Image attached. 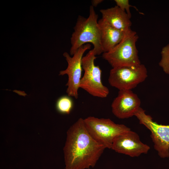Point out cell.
<instances>
[{
	"label": "cell",
	"mask_w": 169,
	"mask_h": 169,
	"mask_svg": "<svg viewBox=\"0 0 169 169\" xmlns=\"http://www.w3.org/2000/svg\"><path fill=\"white\" fill-rule=\"evenodd\" d=\"M63 150L65 169L94 167L106 148L90 135L84 119L79 118L69 129Z\"/></svg>",
	"instance_id": "cell-1"
},
{
	"label": "cell",
	"mask_w": 169,
	"mask_h": 169,
	"mask_svg": "<svg viewBox=\"0 0 169 169\" xmlns=\"http://www.w3.org/2000/svg\"><path fill=\"white\" fill-rule=\"evenodd\" d=\"M98 18V15L92 5L90 7L88 18L78 16L70 38L71 55L73 56L81 46L89 43L93 45L95 55L103 53Z\"/></svg>",
	"instance_id": "cell-2"
},
{
	"label": "cell",
	"mask_w": 169,
	"mask_h": 169,
	"mask_svg": "<svg viewBox=\"0 0 169 169\" xmlns=\"http://www.w3.org/2000/svg\"><path fill=\"white\" fill-rule=\"evenodd\" d=\"M139 38L136 32L129 28L125 32L121 41L102 57L112 68L141 64L136 43Z\"/></svg>",
	"instance_id": "cell-3"
},
{
	"label": "cell",
	"mask_w": 169,
	"mask_h": 169,
	"mask_svg": "<svg viewBox=\"0 0 169 169\" xmlns=\"http://www.w3.org/2000/svg\"><path fill=\"white\" fill-rule=\"evenodd\" d=\"M84 122L92 137L106 148L111 149L116 137L131 130L124 125L116 124L108 118L90 116L84 119Z\"/></svg>",
	"instance_id": "cell-4"
},
{
	"label": "cell",
	"mask_w": 169,
	"mask_h": 169,
	"mask_svg": "<svg viewBox=\"0 0 169 169\" xmlns=\"http://www.w3.org/2000/svg\"><path fill=\"white\" fill-rule=\"evenodd\" d=\"M96 56L93 49L83 57L82 65L84 73L81 79L79 87L93 96L104 98L107 96L109 91L102 83L101 69L95 65Z\"/></svg>",
	"instance_id": "cell-5"
},
{
	"label": "cell",
	"mask_w": 169,
	"mask_h": 169,
	"mask_svg": "<svg viewBox=\"0 0 169 169\" xmlns=\"http://www.w3.org/2000/svg\"><path fill=\"white\" fill-rule=\"evenodd\" d=\"M147 77V69L141 64L112 68L110 72L108 82L111 86L119 90H131Z\"/></svg>",
	"instance_id": "cell-6"
},
{
	"label": "cell",
	"mask_w": 169,
	"mask_h": 169,
	"mask_svg": "<svg viewBox=\"0 0 169 169\" xmlns=\"http://www.w3.org/2000/svg\"><path fill=\"white\" fill-rule=\"evenodd\" d=\"M135 116L140 124L143 125L151 132L150 136L155 149L162 158L169 157V125L159 124L153 121L152 117L147 115L141 107Z\"/></svg>",
	"instance_id": "cell-7"
},
{
	"label": "cell",
	"mask_w": 169,
	"mask_h": 169,
	"mask_svg": "<svg viewBox=\"0 0 169 169\" xmlns=\"http://www.w3.org/2000/svg\"><path fill=\"white\" fill-rule=\"evenodd\" d=\"M91 47L90 44H85L79 48L72 57L66 52L63 54L67 62L68 66L65 69L60 71L59 75H68V81L66 84L67 86L66 93L68 96L74 97L76 99L78 97V90L81 78L83 69L82 60L83 55Z\"/></svg>",
	"instance_id": "cell-8"
},
{
	"label": "cell",
	"mask_w": 169,
	"mask_h": 169,
	"mask_svg": "<svg viewBox=\"0 0 169 169\" xmlns=\"http://www.w3.org/2000/svg\"><path fill=\"white\" fill-rule=\"evenodd\" d=\"M150 148L141 141L137 133L130 130L116 137L111 149L117 153L134 157L147 154Z\"/></svg>",
	"instance_id": "cell-9"
},
{
	"label": "cell",
	"mask_w": 169,
	"mask_h": 169,
	"mask_svg": "<svg viewBox=\"0 0 169 169\" xmlns=\"http://www.w3.org/2000/svg\"><path fill=\"white\" fill-rule=\"evenodd\" d=\"M141 103L138 95L131 90H119L112 103V111L119 119L128 118L135 116L141 107Z\"/></svg>",
	"instance_id": "cell-10"
},
{
	"label": "cell",
	"mask_w": 169,
	"mask_h": 169,
	"mask_svg": "<svg viewBox=\"0 0 169 169\" xmlns=\"http://www.w3.org/2000/svg\"><path fill=\"white\" fill-rule=\"evenodd\" d=\"M102 18L114 28L125 32L131 28V18L118 6L100 10Z\"/></svg>",
	"instance_id": "cell-11"
},
{
	"label": "cell",
	"mask_w": 169,
	"mask_h": 169,
	"mask_svg": "<svg viewBox=\"0 0 169 169\" xmlns=\"http://www.w3.org/2000/svg\"><path fill=\"white\" fill-rule=\"evenodd\" d=\"M103 53L108 52L117 45L124 37L125 32L113 27L102 18L98 21Z\"/></svg>",
	"instance_id": "cell-12"
},
{
	"label": "cell",
	"mask_w": 169,
	"mask_h": 169,
	"mask_svg": "<svg viewBox=\"0 0 169 169\" xmlns=\"http://www.w3.org/2000/svg\"><path fill=\"white\" fill-rule=\"evenodd\" d=\"M73 106V100L68 95L59 97L56 104V108L57 111L62 114H69Z\"/></svg>",
	"instance_id": "cell-13"
},
{
	"label": "cell",
	"mask_w": 169,
	"mask_h": 169,
	"mask_svg": "<svg viewBox=\"0 0 169 169\" xmlns=\"http://www.w3.org/2000/svg\"><path fill=\"white\" fill-rule=\"evenodd\" d=\"M161 55L159 65L165 73L169 74V43L162 48Z\"/></svg>",
	"instance_id": "cell-14"
},
{
	"label": "cell",
	"mask_w": 169,
	"mask_h": 169,
	"mask_svg": "<svg viewBox=\"0 0 169 169\" xmlns=\"http://www.w3.org/2000/svg\"><path fill=\"white\" fill-rule=\"evenodd\" d=\"M114 1L116 4V6H118L122 10L125 12L131 18V13L130 9L131 7H133L140 14L141 13V14H143V13H141L139 11L136 7L130 4L128 0H115Z\"/></svg>",
	"instance_id": "cell-15"
},
{
	"label": "cell",
	"mask_w": 169,
	"mask_h": 169,
	"mask_svg": "<svg viewBox=\"0 0 169 169\" xmlns=\"http://www.w3.org/2000/svg\"><path fill=\"white\" fill-rule=\"evenodd\" d=\"M103 1L102 0H92L91 1L92 6L94 7H96Z\"/></svg>",
	"instance_id": "cell-16"
}]
</instances>
